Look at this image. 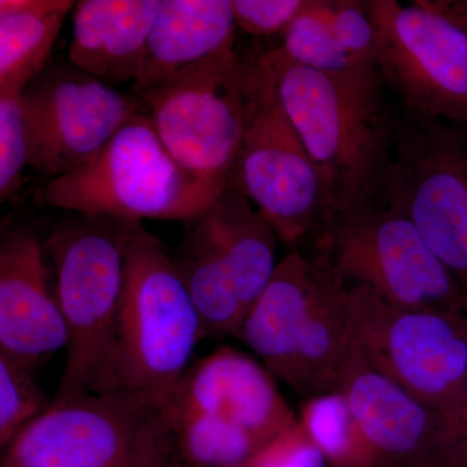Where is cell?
<instances>
[{
  "instance_id": "1",
  "label": "cell",
  "mask_w": 467,
  "mask_h": 467,
  "mask_svg": "<svg viewBox=\"0 0 467 467\" xmlns=\"http://www.w3.org/2000/svg\"><path fill=\"white\" fill-rule=\"evenodd\" d=\"M260 61L276 101L330 183L335 217L377 202L396 130L379 73L327 75L278 47L260 54Z\"/></svg>"
},
{
  "instance_id": "2",
  "label": "cell",
  "mask_w": 467,
  "mask_h": 467,
  "mask_svg": "<svg viewBox=\"0 0 467 467\" xmlns=\"http://www.w3.org/2000/svg\"><path fill=\"white\" fill-rule=\"evenodd\" d=\"M140 223L70 213L43 243L67 331L66 365L55 399L106 389L129 254Z\"/></svg>"
},
{
  "instance_id": "3",
  "label": "cell",
  "mask_w": 467,
  "mask_h": 467,
  "mask_svg": "<svg viewBox=\"0 0 467 467\" xmlns=\"http://www.w3.org/2000/svg\"><path fill=\"white\" fill-rule=\"evenodd\" d=\"M266 90L259 55L235 47L178 70L138 95L180 167L218 198Z\"/></svg>"
},
{
  "instance_id": "4",
  "label": "cell",
  "mask_w": 467,
  "mask_h": 467,
  "mask_svg": "<svg viewBox=\"0 0 467 467\" xmlns=\"http://www.w3.org/2000/svg\"><path fill=\"white\" fill-rule=\"evenodd\" d=\"M204 337L201 316L173 257L140 223L135 232L109 379L124 392L164 407Z\"/></svg>"
},
{
  "instance_id": "5",
  "label": "cell",
  "mask_w": 467,
  "mask_h": 467,
  "mask_svg": "<svg viewBox=\"0 0 467 467\" xmlns=\"http://www.w3.org/2000/svg\"><path fill=\"white\" fill-rule=\"evenodd\" d=\"M214 201L175 161L144 110L131 117L88 164L48 181L36 195L41 207L134 223H189Z\"/></svg>"
},
{
  "instance_id": "6",
  "label": "cell",
  "mask_w": 467,
  "mask_h": 467,
  "mask_svg": "<svg viewBox=\"0 0 467 467\" xmlns=\"http://www.w3.org/2000/svg\"><path fill=\"white\" fill-rule=\"evenodd\" d=\"M319 259L348 288L399 308L465 312L467 292L417 227L379 202L337 214L315 238Z\"/></svg>"
},
{
  "instance_id": "7",
  "label": "cell",
  "mask_w": 467,
  "mask_h": 467,
  "mask_svg": "<svg viewBox=\"0 0 467 467\" xmlns=\"http://www.w3.org/2000/svg\"><path fill=\"white\" fill-rule=\"evenodd\" d=\"M349 349L420 401L450 417L467 386L466 312L399 308L349 288Z\"/></svg>"
},
{
  "instance_id": "8",
  "label": "cell",
  "mask_w": 467,
  "mask_h": 467,
  "mask_svg": "<svg viewBox=\"0 0 467 467\" xmlns=\"http://www.w3.org/2000/svg\"><path fill=\"white\" fill-rule=\"evenodd\" d=\"M459 126L409 117L395 130L377 202L405 214L467 292V134Z\"/></svg>"
},
{
  "instance_id": "9",
  "label": "cell",
  "mask_w": 467,
  "mask_h": 467,
  "mask_svg": "<svg viewBox=\"0 0 467 467\" xmlns=\"http://www.w3.org/2000/svg\"><path fill=\"white\" fill-rule=\"evenodd\" d=\"M378 70L409 115L467 126V33L436 0H368Z\"/></svg>"
},
{
  "instance_id": "10",
  "label": "cell",
  "mask_w": 467,
  "mask_h": 467,
  "mask_svg": "<svg viewBox=\"0 0 467 467\" xmlns=\"http://www.w3.org/2000/svg\"><path fill=\"white\" fill-rule=\"evenodd\" d=\"M227 189L248 199L290 251L315 239L337 213L327 178L292 128L267 77Z\"/></svg>"
},
{
  "instance_id": "11",
  "label": "cell",
  "mask_w": 467,
  "mask_h": 467,
  "mask_svg": "<svg viewBox=\"0 0 467 467\" xmlns=\"http://www.w3.org/2000/svg\"><path fill=\"white\" fill-rule=\"evenodd\" d=\"M30 167L46 180L94 159L113 135L146 109L67 61L47 67L21 92Z\"/></svg>"
},
{
  "instance_id": "12",
  "label": "cell",
  "mask_w": 467,
  "mask_h": 467,
  "mask_svg": "<svg viewBox=\"0 0 467 467\" xmlns=\"http://www.w3.org/2000/svg\"><path fill=\"white\" fill-rule=\"evenodd\" d=\"M159 414L124 392L54 399L3 450L0 467H131Z\"/></svg>"
},
{
  "instance_id": "13",
  "label": "cell",
  "mask_w": 467,
  "mask_h": 467,
  "mask_svg": "<svg viewBox=\"0 0 467 467\" xmlns=\"http://www.w3.org/2000/svg\"><path fill=\"white\" fill-rule=\"evenodd\" d=\"M337 391L382 466L445 467L447 417L349 349Z\"/></svg>"
},
{
  "instance_id": "14",
  "label": "cell",
  "mask_w": 467,
  "mask_h": 467,
  "mask_svg": "<svg viewBox=\"0 0 467 467\" xmlns=\"http://www.w3.org/2000/svg\"><path fill=\"white\" fill-rule=\"evenodd\" d=\"M67 344L45 244L32 230H7L0 242V353L36 374Z\"/></svg>"
},
{
  "instance_id": "15",
  "label": "cell",
  "mask_w": 467,
  "mask_h": 467,
  "mask_svg": "<svg viewBox=\"0 0 467 467\" xmlns=\"http://www.w3.org/2000/svg\"><path fill=\"white\" fill-rule=\"evenodd\" d=\"M161 410L223 418L266 444L297 422L261 361L233 347H218L193 362Z\"/></svg>"
},
{
  "instance_id": "16",
  "label": "cell",
  "mask_w": 467,
  "mask_h": 467,
  "mask_svg": "<svg viewBox=\"0 0 467 467\" xmlns=\"http://www.w3.org/2000/svg\"><path fill=\"white\" fill-rule=\"evenodd\" d=\"M331 278L330 270L300 251H288L243 319L238 339L275 379L290 380L310 316Z\"/></svg>"
},
{
  "instance_id": "17",
  "label": "cell",
  "mask_w": 467,
  "mask_h": 467,
  "mask_svg": "<svg viewBox=\"0 0 467 467\" xmlns=\"http://www.w3.org/2000/svg\"><path fill=\"white\" fill-rule=\"evenodd\" d=\"M278 48L295 63L327 75L379 73L368 2L308 0Z\"/></svg>"
},
{
  "instance_id": "18",
  "label": "cell",
  "mask_w": 467,
  "mask_h": 467,
  "mask_svg": "<svg viewBox=\"0 0 467 467\" xmlns=\"http://www.w3.org/2000/svg\"><path fill=\"white\" fill-rule=\"evenodd\" d=\"M161 0H82L67 61L107 84H134Z\"/></svg>"
},
{
  "instance_id": "19",
  "label": "cell",
  "mask_w": 467,
  "mask_h": 467,
  "mask_svg": "<svg viewBox=\"0 0 467 467\" xmlns=\"http://www.w3.org/2000/svg\"><path fill=\"white\" fill-rule=\"evenodd\" d=\"M233 0H161L133 88L155 90L178 70L235 47Z\"/></svg>"
},
{
  "instance_id": "20",
  "label": "cell",
  "mask_w": 467,
  "mask_h": 467,
  "mask_svg": "<svg viewBox=\"0 0 467 467\" xmlns=\"http://www.w3.org/2000/svg\"><path fill=\"white\" fill-rule=\"evenodd\" d=\"M250 310L275 275L279 239L252 202L226 189L198 216Z\"/></svg>"
},
{
  "instance_id": "21",
  "label": "cell",
  "mask_w": 467,
  "mask_h": 467,
  "mask_svg": "<svg viewBox=\"0 0 467 467\" xmlns=\"http://www.w3.org/2000/svg\"><path fill=\"white\" fill-rule=\"evenodd\" d=\"M70 0L0 2V95L21 94L47 67Z\"/></svg>"
},
{
  "instance_id": "22",
  "label": "cell",
  "mask_w": 467,
  "mask_h": 467,
  "mask_svg": "<svg viewBox=\"0 0 467 467\" xmlns=\"http://www.w3.org/2000/svg\"><path fill=\"white\" fill-rule=\"evenodd\" d=\"M174 265L201 316L204 337L238 339L247 315L232 273L198 217L189 221Z\"/></svg>"
},
{
  "instance_id": "23",
  "label": "cell",
  "mask_w": 467,
  "mask_h": 467,
  "mask_svg": "<svg viewBox=\"0 0 467 467\" xmlns=\"http://www.w3.org/2000/svg\"><path fill=\"white\" fill-rule=\"evenodd\" d=\"M167 426L169 467H238L264 442L223 418L161 410Z\"/></svg>"
},
{
  "instance_id": "24",
  "label": "cell",
  "mask_w": 467,
  "mask_h": 467,
  "mask_svg": "<svg viewBox=\"0 0 467 467\" xmlns=\"http://www.w3.org/2000/svg\"><path fill=\"white\" fill-rule=\"evenodd\" d=\"M301 427L331 467H380L343 393L309 396L297 413Z\"/></svg>"
},
{
  "instance_id": "25",
  "label": "cell",
  "mask_w": 467,
  "mask_h": 467,
  "mask_svg": "<svg viewBox=\"0 0 467 467\" xmlns=\"http://www.w3.org/2000/svg\"><path fill=\"white\" fill-rule=\"evenodd\" d=\"M52 401L34 380V373L0 353V447L5 450Z\"/></svg>"
},
{
  "instance_id": "26",
  "label": "cell",
  "mask_w": 467,
  "mask_h": 467,
  "mask_svg": "<svg viewBox=\"0 0 467 467\" xmlns=\"http://www.w3.org/2000/svg\"><path fill=\"white\" fill-rule=\"evenodd\" d=\"M21 94L0 95V201L20 192L24 171L30 167L29 142Z\"/></svg>"
},
{
  "instance_id": "27",
  "label": "cell",
  "mask_w": 467,
  "mask_h": 467,
  "mask_svg": "<svg viewBox=\"0 0 467 467\" xmlns=\"http://www.w3.org/2000/svg\"><path fill=\"white\" fill-rule=\"evenodd\" d=\"M238 467H328V463L297 420Z\"/></svg>"
},
{
  "instance_id": "28",
  "label": "cell",
  "mask_w": 467,
  "mask_h": 467,
  "mask_svg": "<svg viewBox=\"0 0 467 467\" xmlns=\"http://www.w3.org/2000/svg\"><path fill=\"white\" fill-rule=\"evenodd\" d=\"M308 0H233L238 29L257 38L284 34Z\"/></svg>"
},
{
  "instance_id": "29",
  "label": "cell",
  "mask_w": 467,
  "mask_h": 467,
  "mask_svg": "<svg viewBox=\"0 0 467 467\" xmlns=\"http://www.w3.org/2000/svg\"><path fill=\"white\" fill-rule=\"evenodd\" d=\"M447 422L445 467H467V386L460 407Z\"/></svg>"
},
{
  "instance_id": "30",
  "label": "cell",
  "mask_w": 467,
  "mask_h": 467,
  "mask_svg": "<svg viewBox=\"0 0 467 467\" xmlns=\"http://www.w3.org/2000/svg\"><path fill=\"white\" fill-rule=\"evenodd\" d=\"M439 7L459 23L467 33V0H436Z\"/></svg>"
},
{
  "instance_id": "31",
  "label": "cell",
  "mask_w": 467,
  "mask_h": 467,
  "mask_svg": "<svg viewBox=\"0 0 467 467\" xmlns=\"http://www.w3.org/2000/svg\"><path fill=\"white\" fill-rule=\"evenodd\" d=\"M465 312H466V315H467V300H466Z\"/></svg>"
}]
</instances>
